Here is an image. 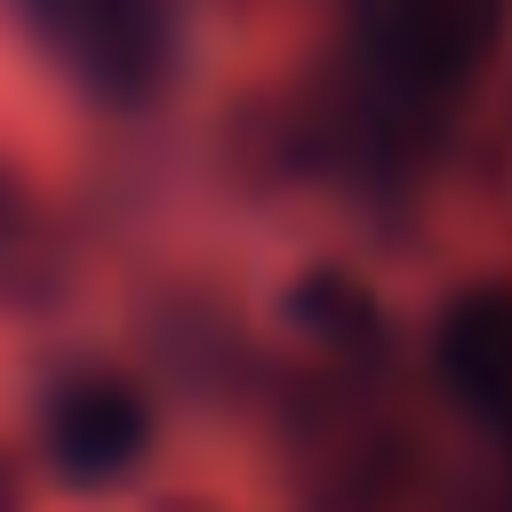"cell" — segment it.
Listing matches in <instances>:
<instances>
[{
  "label": "cell",
  "mask_w": 512,
  "mask_h": 512,
  "mask_svg": "<svg viewBox=\"0 0 512 512\" xmlns=\"http://www.w3.org/2000/svg\"><path fill=\"white\" fill-rule=\"evenodd\" d=\"M496 16L504 0H352L360 64L400 112L456 104L496 48Z\"/></svg>",
  "instance_id": "obj_1"
},
{
  "label": "cell",
  "mask_w": 512,
  "mask_h": 512,
  "mask_svg": "<svg viewBox=\"0 0 512 512\" xmlns=\"http://www.w3.org/2000/svg\"><path fill=\"white\" fill-rule=\"evenodd\" d=\"M40 56L96 104H152L176 72L168 0H8Z\"/></svg>",
  "instance_id": "obj_2"
},
{
  "label": "cell",
  "mask_w": 512,
  "mask_h": 512,
  "mask_svg": "<svg viewBox=\"0 0 512 512\" xmlns=\"http://www.w3.org/2000/svg\"><path fill=\"white\" fill-rule=\"evenodd\" d=\"M144 448H152V408L136 384H120L104 368H72L40 392V456L56 480L112 488L144 464Z\"/></svg>",
  "instance_id": "obj_3"
},
{
  "label": "cell",
  "mask_w": 512,
  "mask_h": 512,
  "mask_svg": "<svg viewBox=\"0 0 512 512\" xmlns=\"http://www.w3.org/2000/svg\"><path fill=\"white\" fill-rule=\"evenodd\" d=\"M440 376L472 416L512 424V288H472L440 312Z\"/></svg>",
  "instance_id": "obj_4"
},
{
  "label": "cell",
  "mask_w": 512,
  "mask_h": 512,
  "mask_svg": "<svg viewBox=\"0 0 512 512\" xmlns=\"http://www.w3.org/2000/svg\"><path fill=\"white\" fill-rule=\"evenodd\" d=\"M296 328H304L312 344H328V352H376V344H384L376 296L352 288V280H336V272H320V280L296 288Z\"/></svg>",
  "instance_id": "obj_5"
},
{
  "label": "cell",
  "mask_w": 512,
  "mask_h": 512,
  "mask_svg": "<svg viewBox=\"0 0 512 512\" xmlns=\"http://www.w3.org/2000/svg\"><path fill=\"white\" fill-rule=\"evenodd\" d=\"M0 512H24V488H16V464L0 456Z\"/></svg>",
  "instance_id": "obj_6"
},
{
  "label": "cell",
  "mask_w": 512,
  "mask_h": 512,
  "mask_svg": "<svg viewBox=\"0 0 512 512\" xmlns=\"http://www.w3.org/2000/svg\"><path fill=\"white\" fill-rule=\"evenodd\" d=\"M8 216H16V184L0 176V232H8Z\"/></svg>",
  "instance_id": "obj_7"
}]
</instances>
